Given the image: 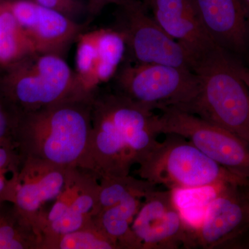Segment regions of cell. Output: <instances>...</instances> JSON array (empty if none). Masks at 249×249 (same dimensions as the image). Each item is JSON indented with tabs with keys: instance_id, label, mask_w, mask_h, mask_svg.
Listing matches in <instances>:
<instances>
[{
	"instance_id": "6da1fadb",
	"label": "cell",
	"mask_w": 249,
	"mask_h": 249,
	"mask_svg": "<svg viewBox=\"0 0 249 249\" xmlns=\"http://www.w3.org/2000/svg\"><path fill=\"white\" fill-rule=\"evenodd\" d=\"M116 91L94 93L92 129L83 168L103 177L129 175L159 141L157 114Z\"/></svg>"
},
{
	"instance_id": "52a82bcc",
	"label": "cell",
	"mask_w": 249,
	"mask_h": 249,
	"mask_svg": "<svg viewBox=\"0 0 249 249\" xmlns=\"http://www.w3.org/2000/svg\"><path fill=\"white\" fill-rule=\"evenodd\" d=\"M157 114L159 134H176L249 185V142L199 116L176 107H164Z\"/></svg>"
},
{
	"instance_id": "44dd1931",
	"label": "cell",
	"mask_w": 249,
	"mask_h": 249,
	"mask_svg": "<svg viewBox=\"0 0 249 249\" xmlns=\"http://www.w3.org/2000/svg\"><path fill=\"white\" fill-rule=\"evenodd\" d=\"M97 213L130 196H143L155 189L151 183L130 175L124 177H103L99 178Z\"/></svg>"
},
{
	"instance_id": "ffe728a7",
	"label": "cell",
	"mask_w": 249,
	"mask_h": 249,
	"mask_svg": "<svg viewBox=\"0 0 249 249\" xmlns=\"http://www.w3.org/2000/svg\"><path fill=\"white\" fill-rule=\"evenodd\" d=\"M38 249H119L93 220L73 231L40 241Z\"/></svg>"
},
{
	"instance_id": "30bf717a",
	"label": "cell",
	"mask_w": 249,
	"mask_h": 249,
	"mask_svg": "<svg viewBox=\"0 0 249 249\" xmlns=\"http://www.w3.org/2000/svg\"><path fill=\"white\" fill-rule=\"evenodd\" d=\"M99 188L96 173L80 167L69 168L65 186L39 227L41 240L73 231L92 220Z\"/></svg>"
},
{
	"instance_id": "4316f807",
	"label": "cell",
	"mask_w": 249,
	"mask_h": 249,
	"mask_svg": "<svg viewBox=\"0 0 249 249\" xmlns=\"http://www.w3.org/2000/svg\"><path fill=\"white\" fill-rule=\"evenodd\" d=\"M237 70H238L240 76L245 80L249 89V68L244 66L243 65L237 61Z\"/></svg>"
},
{
	"instance_id": "9a60e30c",
	"label": "cell",
	"mask_w": 249,
	"mask_h": 249,
	"mask_svg": "<svg viewBox=\"0 0 249 249\" xmlns=\"http://www.w3.org/2000/svg\"><path fill=\"white\" fill-rule=\"evenodd\" d=\"M163 31L192 58L216 45L206 34L193 0H150L146 5Z\"/></svg>"
},
{
	"instance_id": "5b68a950",
	"label": "cell",
	"mask_w": 249,
	"mask_h": 249,
	"mask_svg": "<svg viewBox=\"0 0 249 249\" xmlns=\"http://www.w3.org/2000/svg\"><path fill=\"white\" fill-rule=\"evenodd\" d=\"M0 89L20 112L94 94L85 92L63 56L50 53L33 54L4 70Z\"/></svg>"
},
{
	"instance_id": "7402d4cb",
	"label": "cell",
	"mask_w": 249,
	"mask_h": 249,
	"mask_svg": "<svg viewBox=\"0 0 249 249\" xmlns=\"http://www.w3.org/2000/svg\"><path fill=\"white\" fill-rule=\"evenodd\" d=\"M77 79L85 92L93 94L98 88L96 80V47L94 30L83 31L76 40Z\"/></svg>"
},
{
	"instance_id": "7a4b0ae2",
	"label": "cell",
	"mask_w": 249,
	"mask_h": 249,
	"mask_svg": "<svg viewBox=\"0 0 249 249\" xmlns=\"http://www.w3.org/2000/svg\"><path fill=\"white\" fill-rule=\"evenodd\" d=\"M93 96L20 112L16 144L21 155L83 168L92 129Z\"/></svg>"
},
{
	"instance_id": "3957f363",
	"label": "cell",
	"mask_w": 249,
	"mask_h": 249,
	"mask_svg": "<svg viewBox=\"0 0 249 249\" xmlns=\"http://www.w3.org/2000/svg\"><path fill=\"white\" fill-rule=\"evenodd\" d=\"M197 77L196 97L181 110L217 124L249 142V89L237 61L214 45L192 59Z\"/></svg>"
},
{
	"instance_id": "9c48e42d",
	"label": "cell",
	"mask_w": 249,
	"mask_h": 249,
	"mask_svg": "<svg viewBox=\"0 0 249 249\" xmlns=\"http://www.w3.org/2000/svg\"><path fill=\"white\" fill-rule=\"evenodd\" d=\"M138 249L196 247V229L178 209L173 192H148L132 225Z\"/></svg>"
},
{
	"instance_id": "cb8c5ba5",
	"label": "cell",
	"mask_w": 249,
	"mask_h": 249,
	"mask_svg": "<svg viewBox=\"0 0 249 249\" xmlns=\"http://www.w3.org/2000/svg\"><path fill=\"white\" fill-rule=\"evenodd\" d=\"M20 111L0 89V147L16 146V135Z\"/></svg>"
},
{
	"instance_id": "83f0119b",
	"label": "cell",
	"mask_w": 249,
	"mask_h": 249,
	"mask_svg": "<svg viewBox=\"0 0 249 249\" xmlns=\"http://www.w3.org/2000/svg\"><path fill=\"white\" fill-rule=\"evenodd\" d=\"M245 194L246 196V199H247V205H248L249 213V186L245 187Z\"/></svg>"
},
{
	"instance_id": "277c9868",
	"label": "cell",
	"mask_w": 249,
	"mask_h": 249,
	"mask_svg": "<svg viewBox=\"0 0 249 249\" xmlns=\"http://www.w3.org/2000/svg\"><path fill=\"white\" fill-rule=\"evenodd\" d=\"M158 142L134 173L154 186L170 190L196 189L227 184L249 186L243 178L218 164L176 134Z\"/></svg>"
},
{
	"instance_id": "484cf974",
	"label": "cell",
	"mask_w": 249,
	"mask_h": 249,
	"mask_svg": "<svg viewBox=\"0 0 249 249\" xmlns=\"http://www.w3.org/2000/svg\"><path fill=\"white\" fill-rule=\"evenodd\" d=\"M128 1L129 0H89L87 5L88 18L85 24L88 25L108 5L116 4L121 6Z\"/></svg>"
},
{
	"instance_id": "8fae6325",
	"label": "cell",
	"mask_w": 249,
	"mask_h": 249,
	"mask_svg": "<svg viewBox=\"0 0 249 249\" xmlns=\"http://www.w3.org/2000/svg\"><path fill=\"white\" fill-rule=\"evenodd\" d=\"M68 168L22 156L11 204L34 226L39 235V227L48 211L47 206L53 203L61 193Z\"/></svg>"
},
{
	"instance_id": "8992f818",
	"label": "cell",
	"mask_w": 249,
	"mask_h": 249,
	"mask_svg": "<svg viewBox=\"0 0 249 249\" xmlns=\"http://www.w3.org/2000/svg\"><path fill=\"white\" fill-rule=\"evenodd\" d=\"M114 78L118 92L152 110L183 109L199 91L197 77L192 70L162 64H125Z\"/></svg>"
},
{
	"instance_id": "f1b7e54d",
	"label": "cell",
	"mask_w": 249,
	"mask_h": 249,
	"mask_svg": "<svg viewBox=\"0 0 249 249\" xmlns=\"http://www.w3.org/2000/svg\"><path fill=\"white\" fill-rule=\"evenodd\" d=\"M249 13V0H242Z\"/></svg>"
},
{
	"instance_id": "4fadbf2b",
	"label": "cell",
	"mask_w": 249,
	"mask_h": 249,
	"mask_svg": "<svg viewBox=\"0 0 249 249\" xmlns=\"http://www.w3.org/2000/svg\"><path fill=\"white\" fill-rule=\"evenodd\" d=\"M245 187L227 184L218 190L208 204L201 224L196 229V247L220 248L249 227Z\"/></svg>"
},
{
	"instance_id": "d6986e66",
	"label": "cell",
	"mask_w": 249,
	"mask_h": 249,
	"mask_svg": "<svg viewBox=\"0 0 249 249\" xmlns=\"http://www.w3.org/2000/svg\"><path fill=\"white\" fill-rule=\"evenodd\" d=\"M96 47V80L98 86L114 78L127 50L124 35L116 29L94 30Z\"/></svg>"
},
{
	"instance_id": "f546056e",
	"label": "cell",
	"mask_w": 249,
	"mask_h": 249,
	"mask_svg": "<svg viewBox=\"0 0 249 249\" xmlns=\"http://www.w3.org/2000/svg\"><path fill=\"white\" fill-rule=\"evenodd\" d=\"M150 1V0H143V4H145V6H146V5L147 4V3H148V1Z\"/></svg>"
},
{
	"instance_id": "d4e9b609",
	"label": "cell",
	"mask_w": 249,
	"mask_h": 249,
	"mask_svg": "<svg viewBox=\"0 0 249 249\" xmlns=\"http://www.w3.org/2000/svg\"><path fill=\"white\" fill-rule=\"evenodd\" d=\"M37 4L57 11L76 21V18L86 10L79 0H34Z\"/></svg>"
},
{
	"instance_id": "7c38bea8",
	"label": "cell",
	"mask_w": 249,
	"mask_h": 249,
	"mask_svg": "<svg viewBox=\"0 0 249 249\" xmlns=\"http://www.w3.org/2000/svg\"><path fill=\"white\" fill-rule=\"evenodd\" d=\"M5 1L37 53L63 56L80 34L86 31V24H80L34 0Z\"/></svg>"
},
{
	"instance_id": "ac0fdd59",
	"label": "cell",
	"mask_w": 249,
	"mask_h": 249,
	"mask_svg": "<svg viewBox=\"0 0 249 249\" xmlns=\"http://www.w3.org/2000/svg\"><path fill=\"white\" fill-rule=\"evenodd\" d=\"M40 236L9 202L0 204V249H38Z\"/></svg>"
},
{
	"instance_id": "603a6c76",
	"label": "cell",
	"mask_w": 249,
	"mask_h": 249,
	"mask_svg": "<svg viewBox=\"0 0 249 249\" xmlns=\"http://www.w3.org/2000/svg\"><path fill=\"white\" fill-rule=\"evenodd\" d=\"M22 160L17 147H0V204L12 203Z\"/></svg>"
},
{
	"instance_id": "e0dca14e",
	"label": "cell",
	"mask_w": 249,
	"mask_h": 249,
	"mask_svg": "<svg viewBox=\"0 0 249 249\" xmlns=\"http://www.w3.org/2000/svg\"><path fill=\"white\" fill-rule=\"evenodd\" d=\"M37 53L5 0H0V68L6 70Z\"/></svg>"
},
{
	"instance_id": "ba28073f",
	"label": "cell",
	"mask_w": 249,
	"mask_h": 249,
	"mask_svg": "<svg viewBox=\"0 0 249 249\" xmlns=\"http://www.w3.org/2000/svg\"><path fill=\"white\" fill-rule=\"evenodd\" d=\"M119 6L116 29L124 35L136 63L162 64L191 70L189 53L157 24L142 1L129 0Z\"/></svg>"
},
{
	"instance_id": "5bb4252c",
	"label": "cell",
	"mask_w": 249,
	"mask_h": 249,
	"mask_svg": "<svg viewBox=\"0 0 249 249\" xmlns=\"http://www.w3.org/2000/svg\"><path fill=\"white\" fill-rule=\"evenodd\" d=\"M206 34L232 56L248 52L249 13L242 0H193Z\"/></svg>"
},
{
	"instance_id": "2e32d148",
	"label": "cell",
	"mask_w": 249,
	"mask_h": 249,
	"mask_svg": "<svg viewBox=\"0 0 249 249\" xmlns=\"http://www.w3.org/2000/svg\"><path fill=\"white\" fill-rule=\"evenodd\" d=\"M143 196H133L114 206L99 211L93 222L116 242L119 249H138L132 231L134 218L138 213Z\"/></svg>"
}]
</instances>
